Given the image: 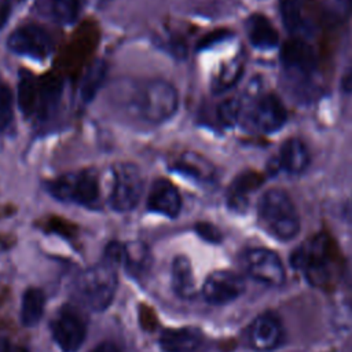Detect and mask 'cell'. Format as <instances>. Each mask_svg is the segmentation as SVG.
Wrapping results in <instances>:
<instances>
[{"instance_id":"cell-18","label":"cell","mask_w":352,"mask_h":352,"mask_svg":"<svg viewBox=\"0 0 352 352\" xmlns=\"http://www.w3.org/2000/svg\"><path fill=\"white\" fill-rule=\"evenodd\" d=\"M62 96V82L59 80H48L38 87V99L36 116L40 120H48L56 110Z\"/></svg>"},{"instance_id":"cell-13","label":"cell","mask_w":352,"mask_h":352,"mask_svg":"<svg viewBox=\"0 0 352 352\" xmlns=\"http://www.w3.org/2000/svg\"><path fill=\"white\" fill-rule=\"evenodd\" d=\"M253 126L261 132H275L286 121V109L280 99L275 95H264L258 98L250 111Z\"/></svg>"},{"instance_id":"cell-6","label":"cell","mask_w":352,"mask_h":352,"mask_svg":"<svg viewBox=\"0 0 352 352\" xmlns=\"http://www.w3.org/2000/svg\"><path fill=\"white\" fill-rule=\"evenodd\" d=\"M143 192V176L140 169L129 162H120L113 168V188L110 205L118 212L133 209Z\"/></svg>"},{"instance_id":"cell-20","label":"cell","mask_w":352,"mask_h":352,"mask_svg":"<svg viewBox=\"0 0 352 352\" xmlns=\"http://www.w3.org/2000/svg\"><path fill=\"white\" fill-rule=\"evenodd\" d=\"M173 289L182 298H191L194 294V278L190 260L186 256L175 257L172 263Z\"/></svg>"},{"instance_id":"cell-17","label":"cell","mask_w":352,"mask_h":352,"mask_svg":"<svg viewBox=\"0 0 352 352\" xmlns=\"http://www.w3.org/2000/svg\"><path fill=\"white\" fill-rule=\"evenodd\" d=\"M279 161L289 173L297 175L307 169L309 164V151L300 139L292 138L282 144Z\"/></svg>"},{"instance_id":"cell-5","label":"cell","mask_w":352,"mask_h":352,"mask_svg":"<svg viewBox=\"0 0 352 352\" xmlns=\"http://www.w3.org/2000/svg\"><path fill=\"white\" fill-rule=\"evenodd\" d=\"M51 194L60 201L91 206L98 202L99 183L94 170L63 175L50 183Z\"/></svg>"},{"instance_id":"cell-7","label":"cell","mask_w":352,"mask_h":352,"mask_svg":"<svg viewBox=\"0 0 352 352\" xmlns=\"http://www.w3.org/2000/svg\"><path fill=\"white\" fill-rule=\"evenodd\" d=\"M245 271L257 282L267 286H280L285 282V268L280 257L264 248L248 249L242 254Z\"/></svg>"},{"instance_id":"cell-31","label":"cell","mask_w":352,"mask_h":352,"mask_svg":"<svg viewBox=\"0 0 352 352\" xmlns=\"http://www.w3.org/2000/svg\"><path fill=\"white\" fill-rule=\"evenodd\" d=\"M139 322L146 331H153L158 326V319L154 309L144 304H142L139 308Z\"/></svg>"},{"instance_id":"cell-9","label":"cell","mask_w":352,"mask_h":352,"mask_svg":"<svg viewBox=\"0 0 352 352\" xmlns=\"http://www.w3.org/2000/svg\"><path fill=\"white\" fill-rule=\"evenodd\" d=\"M10 51L37 60L45 59L52 51V41L47 30L37 25H23L15 29L7 40Z\"/></svg>"},{"instance_id":"cell-3","label":"cell","mask_w":352,"mask_h":352,"mask_svg":"<svg viewBox=\"0 0 352 352\" xmlns=\"http://www.w3.org/2000/svg\"><path fill=\"white\" fill-rule=\"evenodd\" d=\"M177 104V91L164 80H150L143 84L133 102L139 117L151 124H161L169 120L176 113Z\"/></svg>"},{"instance_id":"cell-28","label":"cell","mask_w":352,"mask_h":352,"mask_svg":"<svg viewBox=\"0 0 352 352\" xmlns=\"http://www.w3.org/2000/svg\"><path fill=\"white\" fill-rule=\"evenodd\" d=\"M318 6L327 19L340 22L349 15L352 0H318Z\"/></svg>"},{"instance_id":"cell-32","label":"cell","mask_w":352,"mask_h":352,"mask_svg":"<svg viewBox=\"0 0 352 352\" xmlns=\"http://www.w3.org/2000/svg\"><path fill=\"white\" fill-rule=\"evenodd\" d=\"M195 231H197V234L202 239H205L208 242L219 243L221 241L220 231L213 224H210V223H204V221L202 223H197L195 224Z\"/></svg>"},{"instance_id":"cell-15","label":"cell","mask_w":352,"mask_h":352,"mask_svg":"<svg viewBox=\"0 0 352 352\" xmlns=\"http://www.w3.org/2000/svg\"><path fill=\"white\" fill-rule=\"evenodd\" d=\"M202 344V333L197 327L166 329L160 337L164 352H192Z\"/></svg>"},{"instance_id":"cell-12","label":"cell","mask_w":352,"mask_h":352,"mask_svg":"<svg viewBox=\"0 0 352 352\" xmlns=\"http://www.w3.org/2000/svg\"><path fill=\"white\" fill-rule=\"evenodd\" d=\"M283 340V326L271 312L258 315L249 329V342L260 352H268L279 346Z\"/></svg>"},{"instance_id":"cell-1","label":"cell","mask_w":352,"mask_h":352,"mask_svg":"<svg viewBox=\"0 0 352 352\" xmlns=\"http://www.w3.org/2000/svg\"><path fill=\"white\" fill-rule=\"evenodd\" d=\"M257 210L263 227L275 238L289 241L298 234V213L286 191L280 188L267 190L258 199Z\"/></svg>"},{"instance_id":"cell-16","label":"cell","mask_w":352,"mask_h":352,"mask_svg":"<svg viewBox=\"0 0 352 352\" xmlns=\"http://www.w3.org/2000/svg\"><path fill=\"white\" fill-rule=\"evenodd\" d=\"M246 33L250 44L258 50H272L278 44V32L265 15H252L246 22Z\"/></svg>"},{"instance_id":"cell-11","label":"cell","mask_w":352,"mask_h":352,"mask_svg":"<svg viewBox=\"0 0 352 352\" xmlns=\"http://www.w3.org/2000/svg\"><path fill=\"white\" fill-rule=\"evenodd\" d=\"M245 290L243 279L231 271H214L212 272L204 286V298L213 305H223L236 300Z\"/></svg>"},{"instance_id":"cell-33","label":"cell","mask_w":352,"mask_h":352,"mask_svg":"<svg viewBox=\"0 0 352 352\" xmlns=\"http://www.w3.org/2000/svg\"><path fill=\"white\" fill-rule=\"evenodd\" d=\"M91 352H120V351L113 342H102L96 348H94Z\"/></svg>"},{"instance_id":"cell-19","label":"cell","mask_w":352,"mask_h":352,"mask_svg":"<svg viewBox=\"0 0 352 352\" xmlns=\"http://www.w3.org/2000/svg\"><path fill=\"white\" fill-rule=\"evenodd\" d=\"M38 84L34 78V76L29 72L22 70L19 74V82H18V94L16 100L21 111L30 117L36 113L37 99H38Z\"/></svg>"},{"instance_id":"cell-23","label":"cell","mask_w":352,"mask_h":352,"mask_svg":"<svg viewBox=\"0 0 352 352\" xmlns=\"http://www.w3.org/2000/svg\"><path fill=\"white\" fill-rule=\"evenodd\" d=\"M175 166L179 172L198 180H210L214 175L210 162L195 153H184Z\"/></svg>"},{"instance_id":"cell-29","label":"cell","mask_w":352,"mask_h":352,"mask_svg":"<svg viewBox=\"0 0 352 352\" xmlns=\"http://www.w3.org/2000/svg\"><path fill=\"white\" fill-rule=\"evenodd\" d=\"M241 114V102L236 98L223 100L217 107V120L226 128H232Z\"/></svg>"},{"instance_id":"cell-30","label":"cell","mask_w":352,"mask_h":352,"mask_svg":"<svg viewBox=\"0 0 352 352\" xmlns=\"http://www.w3.org/2000/svg\"><path fill=\"white\" fill-rule=\"evenodd\" d=\"M12 92L6 84H0V131H4L12 120Z\"/></svg>"},{"instance_id":"cell-10","label":"cell","mask_w":352,"mask_h":352,"mask_svg":"<svg viewBox=\"0 0 352 352\" xmlns=\"http://www.w3.org/2000/svg\"><path fill=\"white\" fill-rule=\"evenodd\" d=\"M280 60L293 78H309L318 65L314 48L301 38H292L285 43L280 51Z\"/></svg>"},{"instance_id":"cell-14","label":"cell","mask_w":352,"mask_h":352,"mask_svg":"<svg viewBox=\"0 0 352 352\" xmlns=\"http://www.w3.org/2000/svg\"><path fill=\"white\" fill-rule=\"evenodd\" d=\"M147 208L151 212L176 217L182 209V198L177 188L166 179H157L151 184Z\"/></svg>"},{"instance_id":"cell-34","label":"cell","mask_w":352,"mask_h":352,"mask_svg":"<svg viewBox=\"0 0 352 352\" xmlns=\"http://www.w3.org/2000/svg\"><path fill=\"white\" fill-rule=\"evenodd\" d=\"M10 352H28V351L21 346H16V348H10Z\"/></svg>"},{"instance_id":"cell-27","label":"cell","mask_w":352,"mask_h":352,"mask_svg":"<svg viewBox=\"0 0 352 352\" xmlns=\"http://www.w3.org/2000/svg\"><path fill=\"white\" fill-rule=\"evenodd\" d=\"M106 76V65L103 62H95L85 73L81 84V98L88 102L91 100Z\"/></svg>"},{"instance_id":"cell-4","label":"cell","mask_w":352,"mask_h":352,"mask_svg":"<svg viewBox=\"0 0 352 352\" xmlns=\"http://www.w3.org/2000/svg\"><path fill=\"white\" fill-rule=\"evenodd\" d=\"M292 267L301 271L307 279L319 285L327 280L333 263L331 243L324 234H318L302 242L292 254Z\"/></svg>"},{"instance_id":"cell-2","label":"cell","mask_w":352,"mask_h":352,"mask_svg":"<svg viewBox=\"0 0 352 352\" xmlns=\"http://www.w3.org/2000/svg\"><path fill=\"white\" fill-rule=\"evenodd\" d=\"M117 289V274L114 265L104 261L82 271L73 285L74 298L94 311L106 309Z\"/></svg>"},{"instance_id":"cell-26","label":"cell","mask_w":352,"mask_h":352,"mask_svg":"<svg viewBox=\"0 0 352 352\" xmlns=\"http://www.w3.org/2000/svg\"><path fill=\"white\" fill-rule=\"evenodd\" d=\"M280 16L285 28L290 33H300L304 28L302 0H279Z\"/></svg>"},{"instance_id":"cell-25","label":"cell","mask_w":352,"mask_h":352,"mask_svg":"<svg viewBox=\"0 0 352 352\" xmlns=\"http://www.w3.org/2000/svg\"><path fill=\"white\" fill-rule=\"evenodd\" d=\"M261 183V177L256 173H243L232 183L230 188L228 201L232 208H242L246 205L248 194Z\"/></svg>"},{"instance_id":"cell-21","label":"cell","mask_w":352,"mask_h":352,"mask_svg":"<svg viewBox=\"0 0 352 352\" xmlns=\"http://www.w3.org/2000/svg\"><path fill=\"white\" fill-rule=\"evenodd\" d=\"M45 297L44 293L37 287H29L23 293L21 319L25 326H34L40 322L44 312Z\"/></svg>"},{"instance_id":"cell-8","label":"cell","mask_w":352,"mask_h":352,"mask_svg":"<svg viewBox=\"0 0 352 352\" xmlns=\"http://www.w3.org/2000/svg\"><path fill=\"white\" fill-rule=\"evenodd\" d=\"M50 327L52 338L63 352H77L85 340V323L80 312L70 305L58 309Z\"/></svg>"},{"instance_id":"cell-24","label":"cell","mask_w":352,"mask_h":352,"mask_svg":"<svg viewBox=\"0 0 352 352\" xmlns=\"http://www.w3.org/2000/svg\"><path fill=\"white\" fill-rule=\"evenodd\" d=\"M242 70H243V59L241 56H235L227 60L226 63H223L212 81L213 92L220 94L232 88L241 78Z\"/></svg>"},{"instance_id":"cell-22","label":"cell","mask_w":352,"mask_h":352,"mask_svg":"<svg viewBox=\"0 0 352 352\" xmlns=\"http://www.w3.org/2000/svg\"><path fill=\"white\" fill-rule=\"evenodd\" d=\"M40 6L43 12L63 25L74 22L80 11V0H40Z\"/></svg>"}]
</instances>
